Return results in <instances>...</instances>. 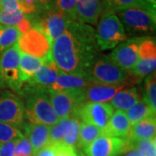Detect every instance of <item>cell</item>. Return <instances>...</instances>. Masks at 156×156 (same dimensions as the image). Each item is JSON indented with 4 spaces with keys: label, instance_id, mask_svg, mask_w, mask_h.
<instances>
[{
    "label": "cell",
    "instance_id": "7bdbcfd3",
    "mask_svg": "<svg viewBox=\"0 0 156 156\" xmlns=\"http://www.w3.org/2000/svg\"><path fill=\"white\" fill-rule=\"evenodd\" d=\"M80 156H86V155H85L84 154H81V155H80Z\"/></svg>",
    "mask_w": 156,
    "mask_h": 156
},
{
    "label": "cell",
    "instance_id": "74e56055",
    "mask_svg": "<svg viewBox=\"0 0 156 156\" xmlns=\"http://www.w3.org/2000/svg\"><path fill=\"white\" fill-rule=\"evenodd\" d=\"M55 146L56 147V156H78L76 148L68 147L62 144Z\"/></svg>",
    "mask_w": 156,
    "mask_h": 156
},
{
    "label": "cell",
    "instance_id": "d6986e66",
    "mask_svg": "<svg viewBox=\"0 0 156 156\" xmlns=\"http://www.w3.org/2000/svg\"><path fill=\"white\" fill-rule=\"evenodd\" d=\"M156 118L149 117L131 125L128 137V141H137L142 140H150L155 138Z\"/></svg>",
    "mask_w": 156,
    "mask_h": 156
},
{
    "label": "cell",
    "instance_id": "52a82bcc",
    "mask_svg": "<svg viewBox=\"0 0 156 156\" xmlns=\"http://www.w3.org/2000/svg\"><path fill=\"white\" fill-rule=\"evenodd\" d=\"M20 51L17 44L0 54V76L6 88H9L17 95L23 83L20 80L19 71Z\"/></svg>",
    "mask_w": 156,
    "mask_h": 156
},
{
    "label": "cell",
    "instance_id": "ffe728a7",
    "mask_svg": "<svg viewBox=\"0 0 156 156\" xmlns=\"http://www.w3.org/2000/svg\"><path fill=\"white\" fill-rule=\"evenodd\" d=\"M92 84L84 74H66L60 73L56 83L49 89L64 90V89H81Z\"/></svg>",
    "mask_w": 156,
    "mask_h": 156
},
{
    "label": "cell",
    "instance_id": "8fae6325",
    "mask_svg": "<svg viewBox=\"0 0 156 156\" xmlns=\"http://www.w3.org/2000/svg\"><path fill=\"white\" fill-rule=\"evenodd\" d=\"M25 112L22 98L14 92L0 93V122L21 127L25 123Z\"/></svg>",
    "mask_w": 156,
    "mask_h": 156
},
{
    "label": "cell",
    "instance_id": "ac0fdd59",
    "mask_svg": "<svg viewBox=\"0 0 156 156\" xmlns=\"http://www.w3.org/2000/svg\"><path fill=\"white\" fill-rule=\"evenodd\" d=\"M23 135L29 140L33 154L50 143V126L35 123H24L23 125Z\"/></svg>",
    "mask_w": 156,
    "mask_h": 156
},
{
    "label": "cell",
    "instance_id": "83f0119b",
    "mask_svg": "<svg viewBox=\"0 0 156 156\" xmlns=\"http://www.w3.org/2000/svg\"><path fill=\"white\" fill-rule=\"evenodd\" d=\"M71 116L64 117L50 127V143L52 145L62 144L64 134L67 131Z\"/></svg>",
    "mask_w": 156,
    "mask_h": 156
},
{
    "label": "cell",
    "instance_id": "5b68a950",
    "mask_svg": "<svg viewBox=\"0 0 156 156\" xmlns=\"http://www.w3.org/2000/svg\"><path fill=\"white\" fill-rule=\"evenodd\" d=\"M115 13L127 35L154 33L156 28V12L144 8L131 7L117 10Z\"/></svg>",
    "mask_w": 156,
    "mask_h": 156
},
{
    "label": "cell",
    "instance_id": "8d00e7d4",
    "mask_svg": "<svg viewBox=\"0 0 156 156\" xmlns=\"http://www.w3.org/2000/svg\"><path fill=\"white\" fill-rule=\"evenodd\" d=\"M35 3H36L37 10V15H38L39 13H41L43 11L54 8L56 6V0H35Z\"/></svg>",
    "mask_w": 156,
    "mask_h": 156
},
{
    "label": "cell",
    "instance_id": "d590c367",
    "mask_svg": "<svg viewBox=\"0 0 156 156\" xmlns=\"http://www.w3.org/2000/svg\"><path fill=\"white\" fill-rule=\"evenodd\" d=\"M0 9L6 12L20 10V5L18 0H0Z\"/></svg>",
    "mask_w": 156,
    "mask_h": 156
},
{
    "label": "cell",
    "instance_id": "6da1fadb",
    "mask_svg": "<svg viewBox=\"0 0 156 156\" xmlns=\"http://www.w3.org/2000/svg\"><path fill=\"white\" fill-rule=\"evenodd\" d=\"M99 50L95 29L74 20L51 44L53 60L59 70L66 74H84Z\"/></svg>",
    "mask_w": 156,
    "mask_h": 156
},
{
    "label": "cell",
    "instance_id": "603a6c76",
    "mask_svg": "<svg viewBox=\"0 0 156 156\" xmlns=\"http://www.w3.org/2000/svg\"><path fill=\"white\" fill-rule=\"evenodd\" d=\"M42 62H43V59L23 53L20 54L19 71H20V80L23 83H29L31 81L37 69L42 64Z\"/></svg>",
    "mask_w": 156,
    "mask_h": 156
},
{
    "label": "cell",
    "instance_id": "cb8c5ba5",
    "mask_svg": "<svg viewBox=\"0 0 156 156\" xmlns=\"http://www.w3.org/2000/svg\"><path fill=\"white\" fill-rule=\"evenodd\" d=\"M104 11L115 12L117 10H122L131 7L144 8L150 11H155V6L152 5L146 0H103Z\"/></svg>",
    "mask_w": 156,
    "mask_h": 156
},
{
    "label": "cell",
    "instance_id": "ab89813d",
    "mask_svg": "<svg viewBox=\"0 0 156 156\" xmlns=\"http://www.w3.org/2000/svg\"><path fill=\"white\" fill-rule=\"evenodd\" d=\"M124 156H145L143 151L140 148H134L127 152V154Z\"/></svg>",
    "mask_w": 156,
    "mask_h": 156
},
{
    "label": "cell",
    "instance_id": "9a60e30c",
    "mask_svg": "<svg viewBox=\"0 0 156 156\" xmlns=\"http://www.w3.org/2000/svg\"><path fill=\"white\" fill-rule=\"evenodd\" d=\"M103 11V0H76L74 20L89 25H95Z\"/></svg>",
    "mask_w": 156,
    "mask_h": 156
},
{
    "label": "cell",
    "instance_id": "e575fe53",
    "mask_svg": "<svg viewBox=\"0 0 156 156\" xmlns=\"http://www.w3.org/2000/svg\"><path fill=\"white\" fill-rule=\"evenodd\" d=\"M16 140H11L7 142H0V156H14Z\"/></svg>",
    "mask_w": 156,
    "mask_h": 156
},
{
    "label": "cell",
    "instance_id": "b9f144b4",
    "mask_svg": "<svg viewBox=\"0 0 156 156\" xmlns=\"http://www.w3.org/2000/svg\"><path fill=\"white\" fill-rule=\"evenodd\" d=\"M146 1H147L148 3H150L152 5H154V6L156 5H155V4H156V0H146Z\"/></svg>",
    "mask_w": 156,
    "mask_h": 156
},
{
    "label": "cell",
    "instance_id": "1f68e13d",
    "mask_svg": "<svg viewBox=\"0 0 156 156\" xmlns=\"http://www.w3.org/2000/svg\"><path fill=\"white\" fill-rule=\"evenodd\" d=\"M25 17L21 10L6 12L0 9V25L2 26H17Z\"/></svg>",
    "mask_w": 156,
    "mask_h": 156
},
{
    "label": "cell",
    "instance_id": "d4e9b609",
    "mask_svg": "<svg viewBox=\"0 0 156 156\" xmlns=\"http://www.w3.org/2000/svg\"><path fill=\"white\" fill-rule=\"evenodd\" d=\"M155 110H154L149 106V104L142 98L138 102H136L134 106L127 110L126 115L128 116L129 122L131 123V125H133L144 119L155 116Z\"/></svg>",
    "mask_w": 156,
    "mask_h": 156
},
{
    "label": "cell",
    "instance_id": "d6a6232c",
    "mask_svg": "<svg viewBox=\"0 0 156 156\" xmlns=\"http://www.w3.org/2000/svg\"><path fill=\"white\" fill-rule=\"evenodd\" d=\"M14 156H34L29 140L23 135L16 142Z\"/></svg>",
    "mask_w": 156,
    "mask_h": 156
},
{
    "label": "cell",
    "instance_id": "f35d334b",
    "mask_svg": "<svg viewBox=\"0 0 156 156\" xmlns=\"http://www.w3.org/2000/svg\"><path fill=\"white\" fill-rule=\"evenodd\" d=\"M34 156H56V147L55 145L49 143L43 147Z\"/></svg>",
    "mask_w": 156,
    "mask_h": 156
},
{
    "label": "cell",
    "instance_id": "e0dca14e",
    "mask_svg": "<svg viewBox=\"0 0 156 156\" xmlns=\"http://www.w3.org/2000/svg\"><path fill=\"white\" fill-rule=\"evenodd\" d=\"M128 83L115 85L90 84L83 89V99L85 101L91 102H107L112 100L118 91L125 89Z\"/></svg>",
    "mask_w": 156,
    "mask_h": 156
},
{
    "label": "cell",
    "instance_id": "277c9868",
    "mask_svg": "<svg viewBox=\"0 0 156 156\" xmlns=\"http://www.w3.org/2000/svg\"><path fill=\"white\" fill-rule=\"evenodd\" d=\"M128 37L115 13L110 11L102 12L95 30V39L100 50L115 49L117 45L128 39Z\"/></svg>",
    "mask_w": 156,
    "mask_h": 156
},
{
    "label": "cell",
    "instance_id": "2e32d148",
    "mask_svg": "<svg viewBox=\"0 0 156 156\" xmlns=\"http://www.w3.org/2000/svg\"><path fill=\"white\" fill-rule=\"evenodd\" d=\"M61 71L54 62L52 56L43 59L42 64L39 66L34 75L30 84L37 85L44 88H50L56 83Z\"/></svg>",
    "mask_w": 156,
    "mask_h": 156
},
{
    "label": "cell",
    "instance_id": "4fadbf2b",
    "mask_svg": "<svg viewBox=\"0 0 156 156\" xmlns=\"http://www.w3.org/2000/svg\"><path fill=\"white\" fill-rule=\"evenodd\" d=\"M83 152L86 156H119L127 153V142L126 139L102 134L84 148Z\"/></svg>",
    "mask_w": 156,
    "mask_h": 156
},
{
    "label": "cell",
    "instance_id": "7402d4cb",
    "mask_svg": "<svg viewBox=\"0 0 156 156\" xmlns=\"http://www.w3.org/2000/svg\"><path fill=\"white\" fill-rule=\"evenodd\" d=\"M140 99V95L136 87L122 89L118 91L110 101V104L114 109L127 111Z\"/></svg>",
    "mask_w": 156,
    "mask_h": 156
},
{
    "label": "cell",
    "instance_id": "4316f807",
    "mask_svg": "<svg viewBox=\"0 0 156 156\" xmlns=\"http://www.w3.org/2000/svg\"><path fill=\"white\" fill-rule=\"evenodd\" d=\"M20 35L16 26L0 25V54L17 44Z\"/></svg>",
    "mask_w": 156,
    "mask_h": 156
},
{
    "label": "cell",
    "instance_id": "7a4b0ae2",
    "mask_svg": "<svg viewBox=\"0 0 156 156\" xmlns=\"http://www.w3.org/2000/svg\"><path fill=\"white\" fill-rule=\"evenodd\" d=\"M22 96L25 117L30 123L52 126L59 118L51 105L49 89L30 84L23 86L18 94Z\"/></svg>",
    "mask_w": 156,
    "mask_h": 156
},
{
    "label": "cell",
    "instance_id": "484cf974",
    "mask_svg": "<svg viewBox=\"0 0 156 156\" xmlns=\"http://www.w3.org/2000/svg\"><path fill=\"white\" fill-rule=\"evenodd\" d=\"M102 134H104L103 131L101 130L99 128L81 121L79 137L76 147L79 149L83 150L84 148H86L91 142H93L97 137H99Z\"/></svg>",
    "mask_w": 156,
    "mask_h": 156
},
{
    "label": "cell",
    "instance_id": "3957f363",
    "mask_svg": "<svg viewBox=\"0 0 156 156\" xmlns=\"http://www.w3.org/2000/svg\"><path fill=\"white\" fill-rule=\"evenodd\" d=\"M91 83L115 85L126 83L131 76L129 72L118 66L109 56H98L85 71Z\"/></svg>",
    "mask_w": 156,
    "mask_h": 156
},
{
    "label": "cell",
    "instance_id": "5bb4252c",
    "mask_svg": "<svg viewBox=\"0 0 156 156\" xmlns=\"http://www.w3.org/2000/svg\"><path fill=\"white\" fill-rule=\"evenodd\" d=\"M140 37L126 39L114 49L109 57L118 66L130 72L136 65L139 58V42Z\"/></svg>",
    "mask_w": 156,
    "mask_h": 156
},
{
    "label": "cell",
    "instance_id": "f546056e",
    "mask_svg": "<svg viewBox=\"0 0 156 156\" xmlns=\"http://www.w3.org/2000/svg\"><path fill=\"white\" fill-rule=\"evenodd\" d=\"M143 99L149 106L156 111V76L155 72L146 76L144 81V97Z\"/></svg>",
    "mask_w": 156,
    "mask_h": 156
},
{
    "label": "cell",
    "instance_id": "f1b7e54d",
    "mask_svg": "<svg viewBox=\"0 0 156 156\" xmlns=\"http://www.w3.org/2000/svg\"><path fill=\"white\" fill-rule=\"evenodd\" d=\"M80 119L76 116H71L70 122L69 124L67 131L64 134V137L62 141V145L76 148V146L77 143L79 132H80Z\"/></svg>",
    "mask_w": 156,
    "mask_h": 156
},
{
    "label": "cell",
    "instance_id": "836d02e7",
    "mask_svg": "<svg viewBox=\"0 0 156 156\" xmlns=\"http://www.w3.org/2000/svg\"><path fill=\"white\" fill-rule=\"evenodd\" d=\"M76 3V0H56L55 7L62 11L63 13H65L72 20H74Z\"/></svg>",
    "mask_w": 156,
    "mask_h": 156
},
{
    "label": "cell",
    "instance_id": "44dd1931",
    "mask_svg": "<svg viewBox=\"0 0 156 156\" xmlns=\"http://www.w3.org/2000/svg\"><path fill=\"white\" fill-rule=\"evenodd\" d=\"M130 128L131 123L129 122L126 113L121 110H116L113 113L109 119L105 134L126 139L128 137Z\"/></svg>",
    "mask_w": 156,
    "mask_h": 156
},
{
    "label": "cell",
    "instance_id": "7c38bea8",
    "mask_svg": "<svg viewBox=\"0 0 156 156\" xmlns=\"http://www.w3.org/2000/svg\"><path fill=\"white\" fill-rule=\"evenodd\" d=\"M139 58L134 68L129 72L137 81L155 72L156 44L152 37H140L139 42Z\"/></svg>",
    "mask_w": 156,
    "mask_h": 156
},
{
    "label": "cell",
    "instance_id": "60d3db41",
    "mask_svg": "<svg viewBox=\"0 0 156 156\" xmlns=\"http://www.w3.org/2000/svg\"><path fill=\"white\" fill-rule=\"evenodd\" d=\"M5 85L3 83V81H2V79H1V76H0V90L3 89H5Z\"/></svg>",
    "mask_w": 156,
    "mask_h": 156
},
{
    "label": "cell",
    "instance_id": "30bf717a",
    "mask_svg": "<svg viewBox=\"0 0 156 156\" xmlns=\"http://www.w3.org/2000/svg\"><path fill=\"white\" fill-rule=\"evenodd\" d=\"M113 113L114 108L110 103L85 101L78 108L75 116L78 117L82 122L99 128L105 134Z\"/></svg>",
    "mask_w": 156,
    "mask_h": 156
},
{
    "label": "cell",
    "instance_id": "8992f818",
    "mask_svg": "<svg viewBox=\"0 0 156 156\" xmlns=\"http://www.w3.org/2000/svg\"><path fill=\"white\" fill-rule=\"evenodd\" d=\"M30 20L32 26L40 29L50 40L51 44L65 31L69 24L73 21L69 16L56 7L30 17Z\"/></svg>",
    "mask_w": 156,
    "mask_h": 156
},
{
    "label": "cell",
    "instance_id": "4dcf8cb0",
    "mask_svg": "<svg viewBox=\"0 0 156 156\" xmlns=\"http://www.w3.org/2000/svg\"><path fill=\"white\" fill-rule=\"evenodd\" d=\"M23 136L19 127L0 122V142L16 140Z\"/></svg>",
    "mask_w": 156,
    "mask_h": 156
},
{
    "label": "cell",
    "instance_id": "9c48e42d",
    "mask_svg": "<svg viewBox=\"0 0 156 156\" xmlns=\"http://www.w3.org/2000/svg\"><path fill=\"white\" fill-rule=\"evenodd\" d=\"M17 48L21 53L40 59L51 56V43L45 34L36 26H32L26 33L20 35Z\"/></svg>",
    "mask_w": 156,
    "mask_h": 156
},
{
    "label": "cell",
    "instance_id": "ba28073f",
    "mask_svg": "<svg viewBox=\"0 0 156 156\" xmlns=\"http://www.w3.org/2000/svg\"><path fill=\"white\" fill-rule=\"evenodd\" d=\"M51 105L59 119L74 116L77 108L84 102L83 89L51 90L49 89Z\"/></svg>",
    "mask_w": 156,
    "mask_h": 156
}]
</instances>
